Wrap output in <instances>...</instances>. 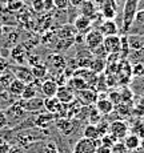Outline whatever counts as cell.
<instances>
[{"label": "cell", "instance_id": "cell-22", "mask_svg": "<svg viewBox=\"0 0 144 153\" xmlns=\"http://www.w3.org/2000/svg\"><path fill=\"white\" fill-rule=\"evenodd\" d=\"M67 85H68L72 91H75V92H79V91H83V89L90 88L86 81H84L81 77H78V76H72V77H69L68 81H67Z\"/></svg>", "mask_w": 144, "mask_h": 153}, {"label": "cell", "instance_id": "cell-3", "mask_svg": "<svg viewBox=\"0 0 144 153\" xmlns=\"http://www.w3.org/2000/svg\"><path fill=\"white\" fill-rule=\"evenodd\" d=\"M76 99L84 107H91L96 104V101L99 100V92L95 88H87V89L76 92Z\"/></svg>", "mask_w": 144, "mask_h": 153}, {"label": "cell", "instance_id": "cell-20", "mask_svg": "<svg viewBox=\"0 0 144 153\" xmlns=\"http://www.w3.org/2000/svg\"><path fill=\"white\" fill-rule=\"evenodd\" d=\"M56 128L59 129L60 133L64 134V136H69V134L73 132V123L69 119L56 120Z\"/></svg>", "mask_w": 144, "mask_h": 153}, {"label": "cell", "instance_id": "cell-46", "mask_svg": "<svg viewBox=\"0 0 144 153\" xmlns=\"http://www.w3.org/2000/svg\"><path fill=\"white\" fill-rule=\"evenodd\" d=\"M96 153H111V148H107V146H98V149H96Z\"/></svg>", "mask_w": 144, "mask_h": 153}, {"label": "cell", "instance_id": "cell-16", "mask_svg": "<svg viewBox=\"0 0 144 153\" xmlns=\"http://www.w3.org/2000/svg\"><path fill=\"white\" fill-rule=\"evenodd\" d=\"M92 25V20L90 17L84 16V15H79L75 19V23H73V27L79 32V33H84V32H88Z\"/></svg>", "mask_w": 144, "mask_h": 153}, {"label": "cell", "instance_id": "cell-34", "mask_svg": "<svg viewBox=\"0 0 144 153\" xmlns=\"http://www.w3.org/2000/svg\"><path fill=\"white\" fill-rule=\"evenodd\" d=\"M113 111H116L117 113L120 114L122 117H124V116H128V114L131 113V108L128 107V105H125L124 102H122V104H119V105H116L115 107V109Z\"/></svg>", "mask_w": 144, "mask_h": 153}, {"label": "cell", "instance_id": "cell-8", "mask_svg": "<svg viewBox=\"0 0 144 153\" xmlns=\"http://www.w3.org/2000/svg\"><path fill=\"white\" fill-rule=\"evenodd\" d=\"M103 48L107 55H119L120 52V36L112 35V36H104L103 40Z\"/></svg>", "mask_w": 144, "mask_h": 153}, {"label": "cell", "instance_id": "cell-26", "mask_svg": "<svg viewBox=\"0 0 144 153\" xmlns=\"http://www.w3.org/2000/svg\"><path fill=\"white\" fill-rule=\"evenodd\" d=\"M83 137L84 139H88V140H99L100 139V134H99L96 125L88 124L86 128L83 129Z\"/></svg>", "mask_w": 144, "mask_h": 153}, {"label": "cell", "instance_id": "cell-38", "mask_svg": "<svg viewBox=\"0 0 144 153\" xmlns=\"http://www.w3.org/2000/svg\"><path fill=\"white\" fill-rule=\"evenodd\" d=\"M132 75L135 76H144V64L137 63L132 67Z\"/></svg>", "mask_w": 144, "mask_h": 153}, {"label": "cell", "instance_id": "cell-39", "mask_svg": "<svg viewBox=\"0 0 144 153\" xmlns=\"http://www.w3.org/2000/svg\"><path fill=\"white\" fill-rule=\"evenodd\" d=\"M52 3H54V5L57 8V10H67L69 5V1L68 0H52Z\"/></svg>", "mask_w": 144, "mask_h": 153}, {"label": "cell", "instance_id": "cell-17", "mask_svg": "<svg viewBox=\"0 0 144 153\" xmlns=\"http://www.w3.org/2000/svg\"><path fill=\"white\" fill-rule=\"evenodd\" d=\"M55 119H56V116L48 113V112H46V113H39L36 116V119H35V125L40 129H47L55 121Z\"/></svg>", "mask_w": 144, "mask_h": 153}, {"label": "cell", "instance_id": "cell-9", "mask_svg": "<svg viewBox=\"0 0 144 153\" xmlns=\"http://www.w3.org/2000/svg\"><path fill=\"white\" fill-rule=\"evenodd\" d=\"M100 5H101L100 13H101L103 19H105V20L115 19L116 12H117V3L115 0H101Z\"/></svg>", "mask_w": 144, "mask_h": 153}, {"label": "cell", "instance_id": "cell-33", "mask_svg": "<svg viewBox=\"0 0 144 153\" xmlns=\"http://www.w3.org/2000/svg\"><path fill=\"white\" fill-rule=\"evenodd\" d=\"M96 128H98V132H99V134H100V137L110 133V123L108 121H103V120H100V121L96 124Z\"/></svg>", "mask_w": 144, "mask_h": 153}, {"label": "cell", "instance_id": "cell-10", "mask_svg": "<svg viewBox=\"0 0 144 153\" xmlns=\"http://www.w3.org/2000/svg\"><path fill=\"white\" fill-rule=\"evenodd\" d=\"M61 104L64 105H68L75 100L76 97V92L72 91L68 85H60L57 88V92H56V96H55Z\"/></svg>", "mask_w": 144, "mask_h": 153}, {"label": "cell", "instance_id": "cell-48", "mask_svg": "<svg viewBox=\"0 0 144 153\" xmlns=\"http://www.w3.org/2000/svg\"><path fill=\"white\" fill-rule=\"evenodd\" d=\"M10 153H25V152L22 148H19V146H15V148H11Z\"/></svg>", "mask_w": 144, "mask_h": 153}, {"label": "cell", "instance_id": "cell-5", "mask_svg": "<svg viewBox=\"0 0 144 153\" xmlns=\"http://www.w3.org/2000/svg\"><path fill=\"white\" fill-rule=\"evenodd\" d=\"M136 4L137 0H125L124 4V16H123V20H124V31H128L132 24H134V17L135 13H136Z\"/></svg>", "mask_w": 144, "mask_h": 153}, {"label": "cell", "instance_id": "cell-49", "mask_svg": "<svg viewBox=\"0 0 144 153\" xmlns=\"http://www.w3.org/2000/svg\"><path fill=\"white\" fill-rule=\"evenodd\" d=\"M3 33H4V27H3V24H1V23H0V39H1Z\"/></svg>", "mask_w": 144, "mask_h": 153}, {"label": "cell", "instance_id": "cell-21", "mask_svg": "<svg viewBox=\"0 0 144 153\" xmlns=\"http://www.w3.org/2000/svg\"><path fill=\"white\" fill-rule=\"evenodd\" d=\"M99 31L103 33V36H112V35H117V25L113 20H105L100 24Z\"/></svg>", "mask_w": 144, "mask_h": 153}, {"label": "cell", "instance_id": "cell-28", "mask_svg": "<svg viewBox=\"0 0 144 153\" xmlns=\"http://www.w3.org/2000/svg\"><path fill=\"white\" fill-rule=\"evenodd\" d=\"M31 72H32V76H34L35 80H42L47 76L48 73V69L44 64H39V65H35V67H31Z\"/></svg>", "mask_w": 144, "mask_h": 153}, {"label": "cell", "instance_id": "cell-15", "mask_svg": "<svg viewBox=\"0 0 144 153\" xmlns=\"http://www.w3.org/2000/svg\"><path fill=\"white\" fill-rule=\"evenodd\" d=\"M40 87H42V84H39V80H35L34 83L27 84L20 97H22V100H29L37 97V92H40Z\"/></svg>", "mask_w": 144, "mask_h": 153}, {"label": "cell", "instance_id": "cell-13", "mask_svg": "<svg viewBox=\"0 0 144 153\" xmlns=\"http://www.w3.org/2000/svg\"><path fill=\"white\" fill-rule=\"evenodd\" d=\"M59 85L56 83L55 79H47L42 83V87H40V92L43 93L44 97H55L57 92Z\"/></svg>", "mask_w": 144, "mask_h": 153}, {"label": "cell", "instance_id": "cell-24", "mask_svg": "<svg viewBox=\"0 0 144 153\" xmlns=\"http://www.w3.org/2000/svg\"><path fill=\"white\" fill-rule=\"evenodd\" d=\"M105 67H107V63H105V60L103 57H93L90 69L96 75H100L105 71Z\"/></svg>", "mask_w": 144, "mask_h": 153}, {"label": "cell", "instance_id": "cell-29", "mask_svg": "<svg viewBox=\"0 0 144 153\" xmlns=\"http://www.w3.org/2000/svg\"><path fill=\"white\" fill-rule=\"evenodd\" d=\"M124 140V145L128 151H135L140 145V137L136 136V134H128Z\"/></svg>", "mask_w": 144, "mask_h": 153}, {"label": "cell", "instance_id": "cell-6", "mask_svg": "<svg viewBox=\"0 0 144 153\" xmlns=\"http://www.w3.org/2000/svg\"><path fill=\"white\" fill-rule=\"evenodd\" d=\"M47 64H48V67H47V69H52V72H56L57 75H60V73L64 72V69L67 68V61L66 59L63 57L59 53H54V55H49L48 59H47Z\"/></svg>", "mask_w": 144, "mask_h": 153}, {"label": "cell", "instance_id": "cell-45", "mask_svg": "<svg viewBox=\"0 0 144 153\" xmlns=\"http://www.w3.org/2000/svg\"><path fill=\"white\" fill-rule=\"evenodd\" d=\"M68 1H69V4H71L72 7H75V8H80V5L83 4L84 0H68Z\"/></svg>", "mask_w": 144, "mask_h": 153}, {"label": "cell", "instance_id": "cell-23", "mask_svg": "<svg viewBox=\"0 0 144 153\" xmlns=\"http://www.w3.org/2000/svg\"><path fill=\"white\" fill-rule=\"evenodd\" d=\"M80 8H81V15L90 17V19H92L96 15V5L92 0H84L83 4L80 5Z\"/></svg>", "mask_w": 144, "mask_h": 153}, {"label": "cell", "instance_id": "cell-42", "mask_svg": "<svg viewBox=\"0 0 144 153\" xmlns=\"http://www.w3.org/2000/svg\"><path fill=\"white\" fill-rule=\"evenodd\" d=\"M8 125V120H7V116H5V112L0 109V129L5 128Z\"/></svg>", "mask_w": 144, "mask_h": 153}, {"label": "cell", "instance_id": "cell-12", "mask_svg": "<svg viewBox=\"0 0 144 153\" xmlns=\"http://www.w3.org/2000/svg\"><path fill=\"white\" fill-rule=\"evenodd\" d=\"M12 73H13L15 79L23 81L25 85L31 84V83H34V81H35L34 76H32V72H31V68H28V67H25V65H17V67H15Z\"/></svg>", "mask_w": 144, "mask_h": 153}, {"label": "cell", "instance_id": "cell-7", "mask_svg": "<svg viewBox=\"0 0 144 153\" xmlns=\"http://www.w3.org/2000/svg\"><path fill=\"white\" fill-rule=\"evenodd\" d=\"M110 133L112 136H115L117 140H124L125 137L128 136V125L125 121L123 120H116V121H112L110 124Z\"/></svg>", "mask_w": 144, "mask_h": 153}, {"label": "cell", "instance_id": "cell-1", "mask_svg": "<svg viewBox=\"0 0 144 153\" xmlns=\"http://www.w3.org/2000/svg\"><path fill=\"white\" fill-rule=\"evenodd\" d=\"M43 104H44V109L48 113L54 114V116H61V117L66 116L67 105L61 104L56 97H44Z\"/></svg>", "mask_w": 144, "mask_h": 153}, {"label": "cell", "instance_id": "cell-51", "mask_svg": "<svg viewBox=\"0 0 144 153\" xmlns=\"http://www.w3.org/2000/svg\"><path fill=\"white\" fill-rule=\"evenodd\" d=\"M115 1H116V3H120V1H122V0H115Z\"/></svg>", "mask_w": 144, "mask_h": 153}, {"label": "cell", "instance_id": "cell-32", "mask_svg": "<svg viewBox=\"0 0 144 153\" xmlns=\"http://www.w3.org/2000/svg\"><path fill=\"white\" fill-rule=\"evenodd\" d=\"M101 114L99 113V111L96 109H90V113H88V119H90V124H92V125H96L99 121L101 120Z\"/></svg>", "mask_w": 144, "mask_h": 153}, {"label": "cell", "instance_id": "cell-2", "mask_svg": "<svg viewBox=\"0 0 144 153\" xmlns=\"http://www.w3.org/2000/svg\"><path fill=\"white\" fill-rule=\"evenodd\" d=\"M98 146H100V140H88L81 137L73 145L72 153H96Z\"/></svg>", "mask_w": 144, "mask_h": 153}, {"label": "cell", "instance_id": "cell-27", "mask_svg": "<svg viewBox=\"0 0 144 153\" xmlns=\"http://www.w3.org/2000/svg\"><path fill=\"white\" fill-rule=\"evenodd\" d=\"M127 39H128V45H130V49L140 51V49L144 47V40L142 39V36L130 35V36H127Z\"/></svg>", "mask_w": 144, "mask_h": 153}, {"label": "cell", "instance_id": "cell-53", "mask_svg": "<svg viewBox=\"0 0 144 153\" xmlns=\"http://www.w3.org/2000/svg\"><path fill=\"white\" fill-rule=\"evenodd\" d=\"M59 153H60V152H59Z\"/></svg>", "mask_w": 144, "mask_h": 153}, {"label": "cell", "instance_id": "cell-30", "mask_svg": "<svg viewBox=\"0 0 144 153\" xmlns=\"http://www.w3.org/2000/svg\"><path fill=\"white\" fill-rule=\"evenodd\" d=\"M99 140H100V145L107 146V148H112V146L115 145V143H117V141H119L115 136H112L111 133L104 134V136H101Z\"/></svg>", "mask_w": 144, "mask_h": 153}, {"label": "cell", "instance_id": "cell-4", "mask_svg": "<svg viewBox=\"0 0 144 153\" xmlns=\"http://www.w3.org/2000/svg\"><path fill=\"white\" fill-rule=\"evenodd\" d=\"M103 40H104V36L99 29H90L87 32V35L84 36V43H86L88 51L91 52L103 45Z\"/></svg>", "mask_w": 144, "mask_h": 153}, {"label": "cell", "instance_id": "cell-18", "mask_svg": "<svg viewBox=\"0 0 144 153\" xmlns=\"http://www.w3.org/2000/svg\"><path fill=\"white\" fill-rule=\"evenodd\" d=\"M95 108L99 111V113H100L101 116H108V114H111L113 112L115 105L108 99H99L95 104Z\"/></svg>", "mask_w": 144, "mask_h": 153}, {"label": "cell", "instance_id": "cell-40", "mask_svg": "<svg viewBox=\"0 0 144 153\" xmlns=\"http://www.w3.org/2000/svg\"><path fill=\"white\" fill-rule=\"evenodd\" d=\"M134 23H136V24H140V25H144V10L136 11V13H135V17H134Z\"/></svg>", "mask_w": 144, "mask_h": 153}, {"label": "cell", "instance_id": "cell-50", "mask_svg": "<svg viewBox=\"0 0 144 153\" xmlns=\"http://www.w3.org/2000/svg\"><path fill=\"white\" fill-rule=\"evenodd\" d=\"M139 105H140V107H143V108H144V97H143L142 100H140V104H139Z\"/></svg>", "mask_w": 144, "mask_h": 153}, {"label": "cell", "instance_id": "cell-52", "mask_svg": "<svg viewBox=\"0 0 144 153\" xmlns=\"http://www.w3.org/2000/svg\"><path fill=\"white\" fill-rule=\"evenodd\" d=\"M0 143H3V139H1V136H0Z\"/></svg>", "mask_w": 144, "mask_h": 153}, {"label": "cell", "instance_id": "cell-31", "mask_svg": "<svg viewBox=\"0 0 144 153\" xmlns=\"http://www.w3.org/2000/svg\"><path fill=\"white\" fill-rule=\"evenodd\" d=\"M13 79H15L13 73L5 71L4 73H1V75H0V85H1V87H4L5 89H7V88L10 87V84L13 81Z\"/></svg>", "mask_w": 144, "mask_h": 153}, {"label": "cell", "instance_id": "cell-37", "mask_svg": "<svg viewBox=\"0 0 144 153\" xmlns=\"http://www.w3.org/2000/svg\"><path fill=\"white\" fill-rule=\"evenodd\" d=\"M111 153H128V149L125 148L124 143L117 141V143H115V145L111 148Z\"/></svg>", "mask_w": 144, "mask_h": 153}, {"label": "cell", "instance_id": "cell-25", "mask_svg": "<svg viewBox=\"0 0 144 153\" xmlns=\"http://www.w3.org/2000/svg\"><path fill=\"white\" fill-rule=\"evenodd\" d=\"M24 88H25V84L23 83V81L17 80V79H13V81L10 84V87L7 88V91L13 96H22Z\"/></svg>", "mask_w": 144, "mask_h": 153}, {"label": "cell", "instance_id": "cell-19", "mask_svg": "<svg viewBox=\"0 0 144 153\" xmlns=\"http://www.w3.org/2000/svg\"><path fill=\"white\" fill-rule=\"evenodd\" d=\"M11 57H12L19 65H23V63L28 59L27 49H25L23 45H16L12 51H11Z\"/></svg>", "mask_w": 144, "mask_h": 153}, {"label": "cell", "instance_id": "cell-36", "mask_svg": "<svg viewBox=\"0 0 144 153\" xmlns=\"http://www.w3.org/2000/svg\"><path fill=\"white\" fill-rule=\"evenodd\" d=\"M120 96H122V102H131V100L132 97H134V93H132V91L131 89H128V88H124V89L120 92Z\"/></svg>", "mask_w": 144, "mask_h": 153}, {"label": "cell", "instance_id": "cell-14", "mask_svg": "<svg viewBox=\"0 0 144 153\" xmlns=\"http://www.w3.org/2000/svg\"><path fill=\"white\" fill-rule=\"evenodd\" d=\"M25 114H27V112L23 109L17 102L13 105H11V107L7 109V112H5V116H7L8 123H10L12 119H15V121H19V120H22L23 117H25Z\"/></svg>", "mask_w": 144, "mask_h": 153}, {"label": "cell", "instance_id": "cell-47", "mask_svg": "<svg viewBox=\"0 0 144 153\" xmlns=\"http://www.w3.org/2000/svg\"><path fill=\"white\" fill-rule=\"evenodd\" d=\"M7 63H4V60H3V59H0V75H1V73H4L5 71H7Z\"/></svg>", "mask_w": 144, "mask_h": 153}, {"label": "cell", "instance_id": "cell-11", "mask_svg": "<svg viewBox=\"0 0 144 153\" xmlns=\"http://www.w3.org/2000/svg\"><path fill=\"white\" fill-rule=\"evenodd\" d=\"M17 104L23 108L25 112H39L44 109V104H43V99L42 97H34L29 100H20L17 101Z\"/></svg>", "mask_w": 144, "mask_h": 153}, {"label": "cell", "instance_id": "cell-41", "mask_svg": "<svg viewBox=\"0 0 144 153\" xmlns=\"http://www.w3.org/2000/svg\"><path fill=\"white\" fill-rule=\"evenodd\" d=\"M44 153H59V149L55 143H48L44 146Z\"/></svg>", "mask_w": 144, "mask_h": 153}, {"label": "cell", "instance_id": "cell-44", "mask_svg": "<svg viewBox=\"0 0 144 153\" xmlns=\"http://www.w3.org/2000/svg\"><path fill=\"white\" fill-rule=\"evenodd\" d=\"M34 8H35V11H37V12L44 11V1L43 0H35L34 1Z\"/></svg>", "mask_w": 144, "mask_h": 153}, {"label": "cell", "instance_id": "cell-43", "mask_svg": "<svg viewBox=\"0 0 144 153\" xmlns=\"http://www.w3.org/2000/svg\"><path fill=\"white\" fill-rule=\"evenodd\" d=\"M11 148H12V146H11L10 144L7 143V141H3V143H0V153H10Z\"/></svg>", "mask_w": 144, "mask_h": 153}, {"label": "cell", "instance_id": "cell-35", "mask_svg": "<svg viewBox=\"0 0 144 153\" xmlns=\"http://www.w3.org/2000/svg\"><path fill=\"white\" fill-rule=\"evenodd\" d=\"M108 100H110L115 107L119 105V104H122V96H120V92H117V91H111L110 95H108Z\"/></svg>", "mask_w": 144, "mask_h": 153}]
</instances>
